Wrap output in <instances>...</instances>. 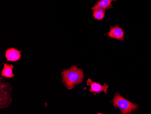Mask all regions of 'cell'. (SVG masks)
<instances>
[{"label": "cell", "instance_id": "obj_2", "mask_svg": "<svg viewBox=\"0 0 151 114\" xmlns=\"http://www.w3.org/2000/svg\"><path fill=\"white\" fill-rule=\"evenodd\" d=\"M113 104L116 108L119 109L122 114H131L133 111L138 109L139 105L133 103L124 98L118 93H116L112 102Z\"/></svg>", "mask_w": 151, "mask_h": 114}, {"label": "cell", "instance_id": "obj_7", "mask_svg": "<svg viewBox=\"0 0 151 114\" xmlns=\"http://www.w3.org/2000/svg\"><path fill=\"white\" fill-rule=\"evenodd\" d=\"M116 1V0H99L96 2L95 5L91 7V10L101 9L103 10L111 9L112 8V3L113 1Z\"/></svg>", "mask_w": 151, "mask_h": 114}, {"label": "cell", "instance_id": "obj_5", "mask_svg": "<svg viewBox=\"0 0 151 114\" xmlns=\"http://www.w3.org/2000/svg\"><path fill=\"white\" fill-rule=\"evenodd\" d=\"M5 57L7 62H17L22 57V51L15 48H9L5 51Z\"/></svg>", "mask_w": 151, "mask_h": 114}, {"label": "cell", "instance_id": "obj_8", "mask_svg": "<svg viewBox=\"0 0 151 114\" xmlns=\"http://www.w3.org/2000/svg\"><path fill=\"white\" fill-rule=\"evenodd\" d=\"M13 65L7 63H3V68L1 72V76L7 78H11L14 76L13 72Z\"/></svg>", "mask_w": 151, "mask_h": 114}, {"label": "cell", "instance_id": "obj_1", "mask_svg": "<svg viewBox=\"0 0 151 114\" xmlns=\"http://www.w3.org/2000/svg\"><path fill=\"white\" fill-rule=\"evenodd\" d=\"M61 76L63 85L69 90L76 85L80 84L84 79L83 70L78 68L77 65H73L69 69L63 70Z\"/></svg>", "mask_w": 151, "mask_h": 114}, {"label": "cell", "instance_id": "obj_4", "mask_svg": "<svg viewBox=\"0 0 151 114\" xmlns=\"http://www.w3.org/2000/svg\"><path fill=\"white\" fill-rule=\"evenodd\" d=\"M86 85L90 87L89 91L94 94V95H96L97 93L101 92L107 94V91L108 89L109 86L106 83L104 85H101L97 82L92 81L91 79H88L86 81Z\"/></svg>", "mask_w": 151, "mask_h": 114}, {"label": "cell", "instance_id": "obj_6", "mask_svg": "<svg viewBox=\"0 0 151 114\" xmlns=\"http://www.w3.org/2000/svg\"><path fill=\"white\" fill-rule=\"evenodd\" d=\"M107 36L111 38L123 41L124 38V32L123 29L118 25L111 26L109 32H108Z\"/></svg>", "mask_w": 151, "mask_h": 114}, {"label": "cell", "instance_id": "obj_9", "mask_svg": "<svg viewBox=\"0 0 151 114\" xmlns=\"http://www.w3.org/2000/svg\"><path fill=\"white\" fill-rule=\"evenodd\" d=\"M106 13L105 10L101 9H96L93 10V17L95 19L101 21L105 17Z\"/></svg>", "mask_w": 151, "mask_h": 114}, {"label": "cell", "instance_id": "obj_3", "mask_svg": "<svg viewBox=\"0 0 151 114\" xmlns=\"http://www.w3.org/2000/svg\"><path fill=\"white\" fill-rule=\"evenodd\" d=\"M1 97L0 105L1 108L4 109L8 107L12 102V91L11 85L5 83L1 80Z\"/></svg>", "mask_w": 151, "mask_h": 114}]
</instances>
